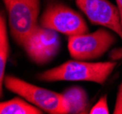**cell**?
Masks as SVG:
<instances>
[{"mask_svg":"<svg viewBox=\"0 0 122 114\" xmlns=\"http://www.w3.org/2000/svg\"><path fill=\"white\" fill-rule=\"evenodd\" d=\"M3 2L7 13L11 36L15 43L22 47L39 25L40 0H3Z\"/></svg>","mask_w":122,"mask_h":114,"instance_id":"3957f363","label":"cell"},{"mask_svg":"<svg viewBox=\"0 0 122 114\" xmlns=\"http://www.w3.org/2000/svg\"><path fill=\"white\" fill-rule=\"evenodd\" d=\"M3 87L26 99L28 102L45 112L50 114H66V105L61 93L33 85L12 75L5 76L2 87L0 88L1 95L3 92Z\"/></svg>","mask_w":122,"mask_h":114,"instance_id":"7a4b0ae2","label":"cell"},{"mask_svg":"<svg viewBox=\"0 0 122 114\" xmlns=\"http://www.w3.org/2000/svg\"><path fill=\"white\" fill-rule=\"evenodd\" d=\"M117 65V61L92 62L86 60H67L59 66L38 74L40 81H89L104 84Z\"/></svg>","mask_w":122,"mask_h":114,"instance_id":"6da1fadb","label":"cell"},{"mask_svg":"<svg viewBox=\"0 0 122 114\" xmlns=\"http://www.w3.org/2000/svg\"><path fill=\"white\" fill-rule=\"evenodd\" d=\"M43 110L22 97H15L0 103L1 114H42Z\"/></svg>","mask_w":122,"mask_h":114,"instance_id":"9c48e42d","label":"cell"},{"mask_svg":"<svg viewBox=\"0 0 122 114\" xmlns=\"http://www.w3.org/2000/svg\"><path fill=\"white\" fill-rule=\"evenodd\" d=\"M117 34L107 27L93 33L68 36L67 47L75 59L90 61L102 57L117 42Z\"/></svg>","mask_w":122,"mask_h":114,"instance_id":"277c9868","label":"cell"},{"mask_svg":"<svg viewBox=\"0 0 122 114\" xmlns=\"http://www.w3.org/2000/svg\"><path fill=\"white\" fill-rule=\"evenodd\" d=\"M39 25L68 36L88 32V26L83 16L62 4L48 5L39 18Z\"/></svg>","mask_w":122,"mask_h":114,"instance_id":"5b68a950","label":"cell"},{"mask_svg":"<svg viewBox=\"0 0 122 114\" xmlns=\"http://www.w3.org/2000/svg\"><path fill=\"white\" fill-rule=\"evenodd\" d=\"M62 96L64 98L66 114H86L90 111V103L86 91L81 87L72 86L66 88Z\"/></svg>","mask_w":122,"mask_h":114,"instance_id":"ba28073f","label":"cell"},{"mask_svg":"<svg viewBox=\"0 0 122 114\" xmlns=\"http://www.w3.org/2000/svg\"><path fill=\"white\" fill-rule=\"evenodd\" d=\"M59 33L40 25L30 34L22 47L32 62L45 65L54 59L60 49Z\"/></svg>","mask_w":122,"mask_h":114,"instance_id":"8992f818","label":"cell"},{"mask_svg":"<svg viewBox=\"0 0 122 114\" xmlns=\"http://www.w3.org/2000/svg\"><path fill=\"white\" fill-rule=\"evenodd\" d=\"M116 3H117V7L118 13H119V16H120V22H121V26H122V0H116Z\"/></svg>","mask_w":122,"mask_h":114,"instance_id":"5bb4252c","label":"cell"},{"mask_svg":"<svg viewBox=\"0 0 122 114\" xmlns=\"http://www.w3.org/2000/svg\"><path fill=\"white\" fill-rule=\"evenodd\" d=\"M76 5L94 25L107 27L122 39V26L117 5L107 0H75Z\"/></svg>","mask_w":122,"mask_h":114,"instance_id":"52a82bcc","label":"cell"},{"mask_svg":"<svg viewBox=\"0 0 122 114\" xmlns=\"http://www.w3.org/2000/svg\"><path fill=\"white\" fill-rule=\"evenodd\" d=\"M9 57V39L7 24L3 14L0 16V88L5 76V66Z\"/></svg>","mask_w":122,"mask_h":114,"instance_id":"30bf717a","label":"cell"},{"mask_svg":"<svg viewBox=\"0 0 122 114\" xmlns=\"http://www.w3.org/2000/svg\"><path fill=\"white\" fill-rule=\"evenodd\" d=\"M114 114H122V82L118 88L117 91V99L115 103V108H114Z\"/></svg>","mask_w":122,"mask_h":114,"instance_id":"7c38bea8","label":"cell"},{"mask_svg":"<svg viewBox=\"0 0 122 114\" xmlns=\"http://www.w3.org/2000/svg\"><path fill=\"white\" fill-rule=\"evenodd\" d=\"M90 114H108L109 109H108V104H107V96H103L97 100L94 106L91 107Z\"/></svg>","mask_w":122,"mask_h":114,"instance_id":"8fae6325","label":"cell"},{"mask_svg":"<svg viewBox=\"0 0 122 114\" xmlns=\"http://www.w3.org/2000/svg\"><path fill=\"white\" fill-rule=\"evenodd\" d=\"M109 58L110 60H114V61L122 59V47L113 48L109 54Z\"/></svg>","mask_w":122,"mask_h":114,"instance_id":"4fadbf2b","label":"cell"}]
</instances>
